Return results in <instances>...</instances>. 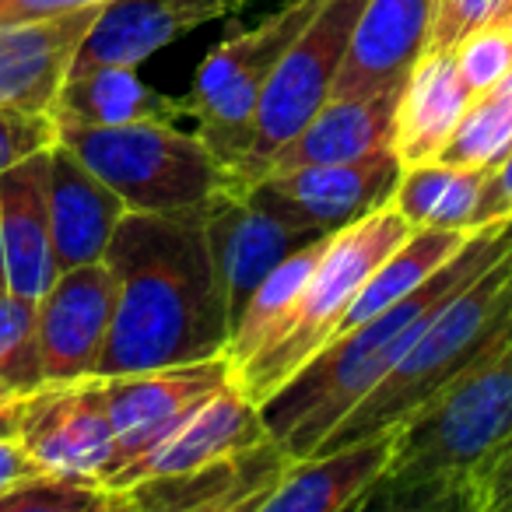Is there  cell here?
<instances>
[{"label": "cell", "mask_w": 512, "mask_h": 512, "mask_svg": "<svg viewBox=\"0 0 512 512\" xmlns=\"http://www.w3.org/2000/svg\"><path fill=\"white\" fill-rule=\"evenodd\" d=\"M102 260L116 278V313L99 376L225 355L232 323L207 246L204 207L176 214L127 211Z\"/></svg>", "instance_id": "cell-1"}, {"label": "cell", "mask_w": 512, "mask_h": 512, "mask_svg": "<svg viewBox=\"0 0 512 512\" xmlns=\"http://www.w3.org/2000/svg\"><path fill=\"white\" fill-rule=\"evenodd\" d=\"M512 446V323L400 428L358 512H474L477 484Z\"/></svg>", "instance_id": "cell-2"}, {"label": "cell", "mask_w": 512, "mask_h": 512, "mask_svg": "<svg viewBox=\"0 0 512 512\" xmlns=\"http://www.w3.org/2000/svg\"><path fill=\"white\" fill-rule=\"evenodd\" d=\"M509 249L512 218L481 228L425 285L386 306L362 327L330 341L320 355L309 358L285 386H278L260 404V418H264L271 439L281 442L292 460L313 456L316 446L337 428V421L355 411L358 400L418 341L425 323Z\"/></svg>", "instance_id": "cell-3"}, {"label": "cell", "mask_w": 512, "mask_h": 512, "mask_svg": "<svg viewBox=\"0 0 512 512\" xmlns=\"http://www.w3.org/2000/svg\"><path fill=\"white\" fill-rule=\"evenodd\" d=\"M512 323V249L502 253L481 278L446 302L400 362L365 393L355 411L344 414L337 428L316 446L330 453L348 442L369 439L400 428L428 397L442 390L456 372L484 355Z\"/></svg>", "instance_id": "cell-4"}, {"label": "cell", "mask_w": 512, "mask_h": 512, "mask_svg": "<svg viewBox=\"0 0 512 512\" xmlns=\"http://www.w3.org/2000/svg\"><path fill=\"white\" fill-rule=\"evenodd\" d=\"M411 221L397 207L369 214L355 225L341 228L327 239L306 288L299 295V309L292 316V327L278 344L256 355L242 369L232 372L239 390L253 400L256 407L264 404L278 386H285L313 355H320L341 330V320L348 316L355 295L369 281V274L383 264L386 256L411 235Z\"/></svg>", "instance_id": "cell-5"}, {"label": "cell", "mask_w": 512, "mask_h": 512, "mask_svg": "<svg viewBox=\"0 0 512 512\" xmlns=\"http://www.w3.org/2000/svg\"><path fill=\"white\" fill-rule=\"evenodd\" d=\"M57 141L67 144L127 211H193L228 183V169L207 151L200 134H186L176 123L88 127L57 120Z\"/></svg>", "instance_id": "cell-6"}, {"label": "cell", "mask_w": 512, "mask_h": 512, "mask_svg": "<svg viewBox=\"0 0 512 512\" xmlns=\"http://www.w3.org/2000/svg\"><path fill=\"white\" fill-rule=\"evenodd\" d=\"M323 4L327 0H288L285 8L264 18L256 29L235 32L225 43H218L200 64L186 99H190L200 141L228 169V179L249 158L256 106L274 67Z\"/></svg>", "instance_id": "cell-7"}, {"label": "cell", "mask_w": 512, "mask_h": 512, "mask_svg": "<svg viewBox=\"0 0 512 512\" xmlns=\"http://www.w3.org/2000/svg\"><path fill=\"white\" fill-rule=\"evenodd\" d=\"M365 0H327L313 22L299 32L281 64L267 81L253 120V148L228 183L249 186L264 176L271 158L313 120V113L334 95L337 74L348 57L351 32L358 25Z\"/></svg>", "instance_id": "cell-8"}, {"label": "cell", "mask_w": 512, "mask_h": 512, "mask_svg": "<svg viewBox=\"0 0 512 512\" xmlns=\"http://www.w3.org/2000/svg\"><path fill=\"white\" fill-rule=\"evenodd\" d=\"M204 225L214 271L225 288L228 323L239 320L249 295L281 260L306 249L309 242L327 239L320 228L285 211L260 183H225L204 204Z\"/></svg>", "instance_id": "cell-9"}, {"label": "cell", "mask_w": 512, "mask_h": 512, "mask_svg": "<svg viewBox=\"0 0 512 512\" xmlns=\"http://www.w3.org/2000/svg\"><path fill=\"white\" fill-rule=\"evenodd\" d=\"M18 439L50 474L106 484L116 460V432L102 376L43 383L25 393Z\"/></svg>", "instance_id": "cell-10"}, {"label": "cell", "mask_w": 512, "mask_h": 512, "mask_svg": "<svg viewBox=\"0 0 512 512\" xmlns=\"http://www.w3.org/2000/svg\"><path fill=\"white\" fill-rule=\"evenodd\" d=\"M225 383H232V362L225 355L207 358V362L169 365V369L102 376L116 432V460L109 477L120 474L141 453H148L162 435H169L193 407L204 404Z\"/></svg>", "instance_id": "cell-11"}, {"label": "cell", "mask_w": 512, "mask_h": 512, "mask_svg": "<svg viewBox=\"0 0 512 512\" xmlns=\"http://www.w3.org/2000/svg\"><path fill=\"white\" fill-rule=\"evenodd\" d=\"M116 313V278L106 260L60 271L36 302L46 383L99 376Z\"/></svg>", "instance_id": "cell-12"}, {"label": "cell", "mask_w": 512, "mask_h": 512, "mask_svg": "<svg viewBox=\"0 0 512 512\" xmlns=\"http://www.w3.org/2000/svg\"><path fill=\"white\" fill-rule=\"evenodd\" d=\"M292 456L274 439L242 449L225 460L137 481L120 491L123 509L137 512H260L264 498L281 484Z\"/></svg>", "instance_id": "cell-13"}, {"label": "cell", "mask_w": 512, "mask_h": 512, "mask_svg": "<svg viewBox=\"0 0 512 512\" xmlns=\"http://www.w3.org/2000/svg\"><path fill=\"white\" fill-rule=\"evenodd\" d=\"M400 172H404L400 158L386 148L376 151V155L355 158V162L302 165V169L271 172L256 183L299 221L320 228L323 235H334L390 207Z\"/></svg>", "instance_id": "cell-14"}, {"label": "cell", "mask_w": 512, "mask_h": 512, "mask_svg": "<svg viewBox=\"0 0 512 512\" xmlns=\"http://www.w3.org/2000/svg\"><path fill=\"white\" fill-rule=\"evenodd\" d=\"M271 439L260 407L239 390V383H225L218 393L197 404L169 435L155 442L148 453H141L134 463L113 474L106 481L109 491H127L137 481L162 474H183V470L204 467V463L225 460L242 449H253Z\"/></svg>", "instance_id": "cell-15"}, {"label": "cell", "mask_w": 512, "mask_h": 512, "mask_svg": "<svg viewBox=\"0 0 512 512\" xmlns=\"http://www.w3.org/2000/svg\"><path fill=\"white\" fill-rule=\"evenodd\" d=\"M102 4L39 22L0 25V106L22 113H53Z\"/></svg>", "instance_id": "cell-16"}, {"label": "cell", "mask_w": 512, "mask_h": 512, "mask_svg": "<svg viewBox=\"0 0 512 512\" xmlns=\"http://www.w3.org/2000/svg\"><path fill=\"white\" fill-rule=\"evenodd\" d=\"M0 264L4 288L39 302L60 264L50 228V148L0 172Z\"/></svg>", "instance_id": "cell-17"}, {"label": "cell", "mask_w": 512, "mask_h": 512, "mask_svg": "<svg viewBox=\"0 0 512 512\" xmlns=\"http://www.w3.org/2000/svg\"><path fill=\"white\" fill-rule=\"evenodd\" d=\"M435 0H365L334 95H376L404 85L428 50Z\"/></svg>", "instance_id": "cell-18"}, {"label": "cell", "mask_w": 512, "mask_h": 512, "mask_svg": "<svg viewBox=\"0 0 512 512\" xmlns=\"http://www.w3.org/2000/svg\"><path fill=\"white\" fill-rule=\"evenodd\" d=\"M228 15L221 0H106L88 29L71 74L92 67H137L197 25Z\"/></svg>", "instance_id": "cell-19"}, {"label": "cell", "mask_w": 512, "mask_h": 512, "mask_svg": "<svg viewBox=\"0 0 512 512\" xmlns=\"http://www.w3.org/2000/svg\"><path fill=\"white\" fill-rule=\"evenodd\" d=\"M400 88L404 85L383 88L376 95H330L313 113V120L271 158L264 176L302 169V165L355 162V158L386 151L393 137Z\"/></svg>", "instance_id": "cell-20"}, {"label": "cell", "mask_w": 512, "mask_h": 512, "mask_svg": "<svg viewBox=\"0 0 512 512\" xmlns=\"http://www.w3.org/2000/svg\"><path fill=\"white\" fill-rule=\"evenodd\" d=\"M127 214L123 200L74 155L67 144L50 148V228L60 271L95 264L106 256L116 225Z\"/></svg>", "instance_id": "cell-21"}, {"label": "cell", "mask_w": 512, "mask_h": 512, "mask_svg": "<svg viewBox=\"0 0 512 512\" xmlns=\"http://www.w3.org/2000/svg\"><path fill=\"white\" fill-rule=\"evenodd\" d=\"M474 92L463 81L453 50H425L400 88L390 151L400 165L439 162L442 148L463 120Z\"/></svg>", "instance_id": "cell-22"}, {"label": "cell", "mask_w": 512, "mask_h": 512, "mask_svg": "<svg viewBox=\"0 0 512 512\" xmlns=\"http://www.w3.org/2000/svg\"><path fill=\"white\" fill-rule=\"evenodd\" d=\"M393 449V432L348 442L330 453L292 460L260 512H358V502L379 481Z\"/></svg>", "instance_id": "cell-23"}, {"label": "cell", "mask_w": 512, "mask_h": 512, "mask_svg": "<svg viewBox=\"0 0 512 512\" xmlns=\"http://www.w3.org/2000/svg\"><path fill=\"white\" fill-rule=\"evenodd\" d=\"M57 120L88 127H127V123H176L193 120L190 99H172L144 85L137 67H92L64 81L53 106Z\"/></svg>", "instance_id": "cell-24"}, {"label": "cell", "mask_w": 512, "mask_h": 512, "mask_svg": "<svg viewBox=\"0 0 512 512\" xmlns=\"http://www.w3.org/2000/svg\"><path fill=\"white\" fill-rule=\"evenodd\" d=\"M491 169L481 165L421 162L404 165L393 207L411 221V228H449V232H481L484 190Z\"/></svg>", "instance_id": "cell-25"}, {"label": "cell", "mask_w": 512, "mask_h": 512, "mask_svg": "<svg viewBox=\"0 0 512 512\" xmlns=\"http://www.w3.org/2000/svg\"><path fill=\"white\" fill-rule=\"evenodd\" d=\"M330 239V235H327ZM327 239L309 242L306 249L292 253L288 260H281L271 274H267L256 292L249 295V302L242 306L239 320L232 323V337H228L225 358L232 362V372L242 369L246 362H253L256 355H264L271 344H278L292 327V316L299 309V295L306 288L309 274H313L316 260H320Z\"/></svg>", "instance_id": "cell-26"}, {"label": "cell", "mask_w": 512, "mask_h": 512, "mask_svg": "<svg viewBox=\"0 0 512 512\" xmlns=\"http://www.w3.org/2000/svg\"><path fill=\"white\" fill-rule=\"evenodd\" d=\"M474 232H449V228H414L383 264L369 274V281L362 285V292L355 295L348 316L341 320L337 337L348 330L362 327L365 320H372L376 313H383L386 306H393L397 299L411 295L418 285H425L442 264H449L456 253L463 249V242ZM334 337V341H337Z\"/></svg>", "instance_id": "cell-27"}, {"label": "cell", "mask_w": 512, "mask_h": 512, "mask_svg": "<svg viewBox=\"0 0 512 512\" xmlns=\"http://www.w3.org/2000/svg\"><path fill=\"white\" fill-rule=\"evenodd\" d=\"M512 151V106L495 92L474 95L453 137L442 148L439 162L449 165H481L495 169Z\"/></svg>", "instance_id": "cell-28"}, {"label": "cell", "mask_w": 512, "mask_h": 512, "mask_svg": "<svg viewBox=\"0 0 512 512\" xmlns=\"http://www.w3.org/2000/svg\"><path fill=\"white\" fill-rule=\"evenodd\" d=\"M0 383L18 393H32L46 383L36 302L8 288H0Z\"/></svg>", "instance_id": "cell-29"}, {"label": "cell", "mask_w": 512, "mask_h": 512, "mask_svg": "<svg viewBox=\"0 0 512 512\" xmlns=\"http://www.w3.org/2000/svg\"><path fill=\"white\" fill-rule=\"evenodd\" d=\"M0 512H123V498L95 481L43 470L0 498Z\"/></svg>", "instance_id": "cell-30"}, {"label": "cell", "mask_w": 512, "mask_h": 512, "mask_svg": "<svg viewBox=\"0 0 512 512\" xmlns=\"http://www.w3.org/2000/svg\"><path fill=\"white\" fill-rule=\"evenodd\" d=\"M456 64L463 81L474 95H484L502 85V78L512 71V32L498 25H481L474 36H467L456 46Z\"/></svg>", "instance_id": "cell-31"}, {"label": "cell", "mask_w": 512, "mask_h": 512, "mask_svg": "<svg viewBox=\"0 0 512 512\" xmlns=\"http://www.w3.org/2000/svg\"><path fill=\"white\" fill-rule=\"evenodd\" d=\"M57 144V120L53 113H22L0 106V172L15 169L18 162L39 155Z\"/></svg>", "instance_id": "cell-32"}, {"label": "cell", "mask_w": 512, "mask_h": 512, "mask_svg": "<svg viewBox=\"0 0 512 512\" xmlns=\"http://www.w3.org/2000/svg\"><path fill=\"white\" fill-rule=\"evenodd\" d=\"M502 0H435V25L428 50H456L467 36L495 18Z\"/></svg>", "instance_id": "cell-33"}, {"label": "cell", "mask_w": 512, "mask_h": 512, "mask_svg": "<svg viewBox=\"0 0 512 512\" xmlns=\"http://www.w3.org/2000/svg\"><path fill=\"white\" fill-rule=\"evenodd\" d=\"M474 512H512V446L481 477Z\"/></svg>", "instance_id": "cell-34"}, {"label": "cell", "mask_w": 512, "mask_h": 512, "mask_svg": "<svg viewBox=\"0 0 512 512\" xmlns=\"http://www.w3.org/2000/svg\"><path fill=\"white\" fill-rule=\"evenodd\" d=\"M36 474H43V463L22 446V439L18 435H0V498Z\"/></svg>", "instance_id": "cell-35"}, {"label": "cell", "mask_w": 512, "mask_h": 512, "mask_svg": "<svg viewBox=\"0 0 512 512\" xmlns=\"http://www.w3.org/2000/svg\"><path fill=\"white\" fill-rule=\"evenodd\" d=\"M92 4H102V0H0V25L71 15V11L92 8Z\"/></svg>", "instance_id": "cell-36"}, {"label": "cell", "mask_w": 512, "mask_h": 512, "mask_svg": "<svg viewBox=\"0 0 512 512\" xmlns=\"http://www.w3.org/2000/svg\"><path fill=\"white\" fill-rule=\"evenodd\" d=\"M505 218H512V151L491 169L488 190H484V204H481L484 225H495V221Z\"/></svg>", "instance_id": "cell-37"}, {"label": "cell", "mask_w": 512, "mask_h": 512, "mask_svg": "<svg viewBox=\"0 0 512 512\" xmlns=\"http://www.w3.org/2000/svg\"><path fill=\"white\" fill-rule=\"evenodd\" d=\"M22 407H25V393L11 390L8 383H0V435H18Z\"/></svg>", "instance_id": "cell-38"}, {"label": "cell", "mask_w": 512, "mask_h": 512, "mask_svg": "<svg viewBox=\"0 0 512 512\" xmlns=\"http://www.w3.org/2000/svg\"><path fill=\"white\" fill-rule=\"evenodd\" d=\"M488 25H498V29H509L512 32V0H502V8L495 11V18H491Z\"/></svg>", "instance_id": "cell-39"}, {"label": "cell", "mask_w": 512, "mask_h": 512, "mask_svg": "<svg viewBox=\"0 0 512 512\" xmlns=\"http://www.w3.org/2000/svg\"><path fill=\"white\" fill-rule=\"evenodd\" d=\"M491 92H495L498 99H505V102H509V106H512V71L505 74V78H502V85H498V88H491Z\"/></svg>", "instance_id": "cell-40"}, {"label": "cell", "mask_w": 512, "mask_h": 512, "mask_svg": "<svg viewBox=\"0 0 512 512\" xmlns=\"http://www.w3.org/2000/svg\"><path fill=\"white\" fill-rule=\"evenodd\" d=\"M225 4V11H239V8H246L249 0H221Z\"/></svg>", "instance_id": "cell-41"}, {"label": "cell", "mask_w": 512, "mask_h": 512, "mask_svg": "<svg viewBox=\"0 0 512 512\" xmlns=\"http://www.w3.org/2000/svg\"><path fill=\"white\" fill-rule=\"evenodd\" d=\"M0 288H4V264H0Z\"/></svg>", "instance_id": "cell-42"}]
</instances>
